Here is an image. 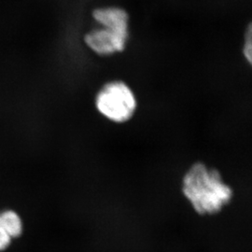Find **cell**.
I'll return each mask as SVG.
<instances>
[{
    "label": "cell",
    "instance_id": "2",
    "mask_svg": "<svg viewBox=\"0 0 252 252\" xmlns=\"http://www.w3.org/2000/svg\"><path fill=\"white\" fill-rule=\"evenodd\" d=\"M94 103L100 114L115 124H125L130 121L137 108L135 93L122 81L105 83L97 92Z\"/></svg>",
    "mask_w": 252,
    "mask_h": 252
},
{
    "label": "cell",
    "instance_id": "5",
    "mask_svg": "<svg viewBox=\"0 0 252 252\" xmlns=\"http://www.w3.org/2000/svg\"><path fill=\"white\" fill-rule=\"evenodd\" d=\"M0 222L10 238H17L23 234V220L13 210H5L0 214Z\"/></svg>",
    "mask_w": 252,
    "mask_h": 252
},
{
    "label": "cell",
    "instance_id": "1",
    "mask_svg": "<svg viewBox=\"0 0 252 252\" xmlns=\"http://www.w3.org/2000/svg\"><path fill=\"white\" fill-rule=\"evenodd\" d=\"M181 193L199 216H215L234 200V190L221 173L205 162L192 163L181 180Z\"/></svg>",
    "mask_w": 252,
    "mask_h": 252
},
{
    "label": "cell",
    "instance_id": "7",
    "mask_svg": "<svg viewBox=\"0 0 252 252\" xmlns=\"http://www.w3.org/2000/svg\"><path fill=\"white\" fill-rule=\"evenodd\" d=\"M10 242H11L10 236L7 234L4 227L0 222V252L6 251L9 248Z\"/></svg>",
    "mask_w": 252,
    "mask_h": 252
},
{
    "label": "cell",
    "instance_id": "6",
    "mask_svg": "<svg viewBox=\"0 0 252 252\" xmlns=\"http://www.w3.org/2000/svg\"><path fill=\"white\" fill-rule=\"evenodd\" d=\"M252 25L250 24L249 27L247 28V31L245 33V40H244L243 51L244 57L245 59L248 61L249 64H252Z\"/></svg>",
    "mask_w": 252,
    "mask_h": 252
},
{
    "label": "cell",
    "instance_id": "4",
    "mask_svg": "<svg viewBox=\"0 0 252 252\" xmlns=\"http://www.w3.org/2000/svg\"><path fill=\"white\" fill-rule=\"evenodd\" d=\"M94 20L100 27L113 30L118 34L129 38V14L120 7H102L92 12Z\"/></svg>",
    "mask_w": 252,
    "mask_h": 252
},
{
    "label": "cell",
    "instance_id": "3",
    "mask_svg": "<svg viewBox=\"0 0 252 252\" xmlns=\"http://www.w3.org/2000/svg\"><path fill=\"white\" fill-rule=\"evenodd\" d=\"M128 39L113 30L103 27L92 29L83 38L88 49L99 56H110L124 52Z\"/></svg>",
    "mask_w": 252,
    "mask_h": 252
}]
</instances>
